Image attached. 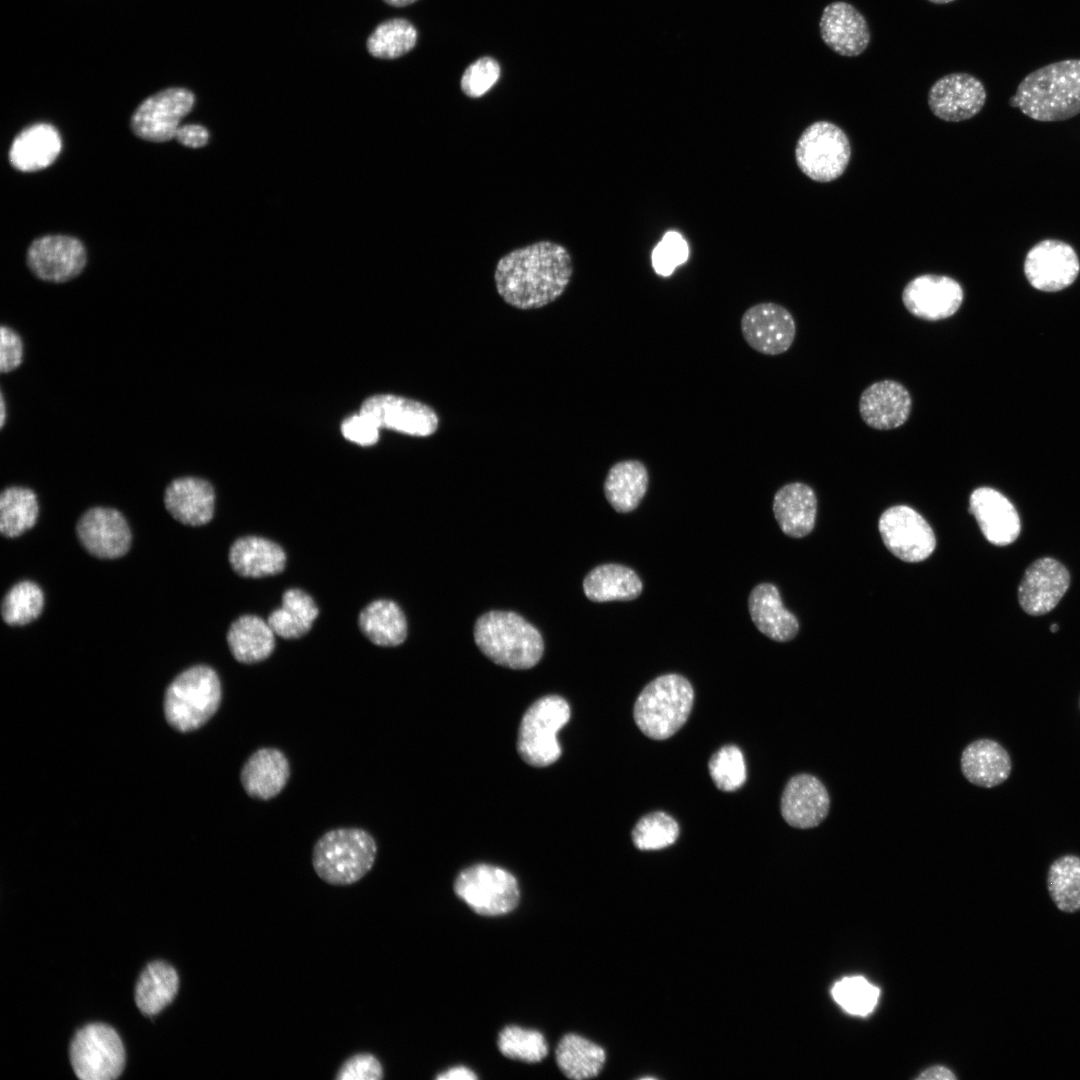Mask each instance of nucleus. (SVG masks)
I'll use <instances>...</instances> for the list:
<instances>
[{"label": "nucleus", "mask_w": 1080, "mask_h": 1080, "mask_svg": "<svg viewBox=\"0 0 1080 1080\" xmlns=\"http://www.w3.org/2000/svg\"><path fill=\"white\" fill-rule=\"evenodd\" d=\"M911 410L910 392L903 384L891 379L870 384L859 399L861 419L876 430H892L902 426Z\"/></svg>", "instance_id": "obj_23"}, {"label": "nucleus", "mask_w": 1080, "mask_h": 1080, "mask_svg": "<svg viewBox=\"0 0 1080 1080\" xmlns=\"http://www.w3.org/2000/svg\"><path fill=\"white\" fill-rule=\"evenodd\" d=\"M43 607L42 589L35 582L24 580L6 592L1 603V616L8 625H26L39 617Z\"/></svg>", "instance_id": "obj_42"}, {"label": "nucleus", "mask_w": 1080, "mask_h": 1080, "mask_svg": "<svg viewBox=\"0 0 1080 1080\" xmlns=\"http://www.w3.org/2000/svg\"><path fill=\"white\" fill-rule=\"evenodd\" d=\"M986 89L977 77L966 72H953L936 80L928 91L931 112L946 122L973 118L985 105Z\"/></svg>", "instance_id": "obj_17"}, {"label": "nucleus", "mask_w": 1080, "mask_h": 1080, "mask_svg": "<svg viewBox=\"0 0 1080 1080\" xmlns=\"http://www.w3.org/2000/svg\"><path fill=\"white\" fill-rule=\"evenodd\" d=\"M819 32L824 44L844 57H857L864 53L871 41V33L864 15L851 3L838 0L826 5L819 21Z\"/></svg>", "instance_id": "obj_20"}, {"label": "nucleus", "mask_w": 1080, "mask_h": 1080, "mask_svg": "<svg viewBox=\"0 0 1080 1080\" xmlns=\"http://www.w3.org/2000/svg\"><path fill=\"white\" fill-rule=\"evenodd\" d=\"M1008 102L1037 121L1076 116L1080 113V59L1062 60L1032 71Z\"/></svg>", "instance_id": "obj_2"}, {"label": "nucleus", "mask_w": 1080, "mask_h": 1080, "mask_svg": "<svg viewBox=\"0 0 1080 1080\" xmlns=\"http://www.w3.org/2000/svg\"><path fill=\"white\" fill-rule=\"evenodd\" d=\"M275 633L267 621L256 615L237 618L228 629L227 643L232 656L252 664L267 659L275 647Z\"/></svg>", "instance_id": "obj_33"}, {"label": "nucleus", "mask_w": 1080, "mask_h": 1080, "mask_svg": "<svg viewBox=\"0 0 1080 1080\" xmlns=\"http://www.w3.org/2000/svg\"><path fill=\"white\" fill-rule=\"evenodd\" d=\"M1046 888L1058 911L1080 912V856L1067 854L1054 860L1048 868Z\"/></svg>", "instance_id": "obj_39"}, {"label": "nucleus", "mask_w": 1080, "mask_h": 1080, "mask_svg": "<svg viewBox=\"0 0 1080 1080\" xmlns=\"http://www.w3.org/2000/svg\"><path fill=\"white\" fill-rule=\"evenodd\" d=\"M175 139L183 146L200 148L208 143L209 132L201 125H181L176 132Z\"/></svg>", "instance_id": "obj_52"}, {"label": "nucleus", "mask_w": 1080, "mask_h": 1080, "mask_svg": "<svg viewBox=\"0 0 1080 1080\" xmlns=\"http://www.w3.org/2000/svg\"><path fill=\"white\" fill-rule=\"evenodd\" d=\"M24 359V343L17 331L2 325L0 329V371L10 373L16 370Z\"/></svg>", "instance_id": "obj_51"}, {"label": "nucleus", "mask_w": 1080, "mask_h": 1080, "mask_svg": "<svg viewBox=\"0 0 1080 1080\" xmlns=\"http://www.w3.org/2000/svg\"><path fill=\"white\" fill-rule=\"evenodd\" d=\"M474 639L490 660L512 669L535 666L544 650L538 630L510 611H490L480 616L475 623Z\"/></svg>", "instance_id": "obj_3"}, {"label": "nucleus", "mask_w": 1080, "mask_h": 1080, "mask_svg": "<svg viewBox=\"0 0 1080 1080\" xmlns=\"http://www.w3.org/2000/svg\"><path fill=\"white\" fill-rule=\"evenodd\" d=\"M86 262L83 243L69 235L39 237L29 245L26 253L30 272L38 279L52 283H64L78 277Z\"/></svg>", "instance_id": "obj_13"}, {"label": "nucleus", "mask_w": 1080, "mask_h": 1080, "mask_svg": "<svg viewBox=\"0 0 1080 1080\" xmlns=\"http://www.w3.org/2000/svg\"><path fill=\"white\" fill-rule=\"evenodd\" d=\"M500 1052L514 1060L537 1063L548 1053V1045L542 1033L516 1025L504 1027L497 1040Z\"/></svg>", "instance_id": "obj_43"}, {"label": "nucleus", "mask_w": 1080, "mask_h": 1080, "mask_svg": "<svg viewBox=\"0 0 1080 1080\" xmlns=\"http://www.w3.org/2000/svg\"><path fill=\"white\" fill-rule=\"evenodd\" d=\"M229 562L240 576L260 578L282 572L286 554L277 543L259 536H244L233 542Z\"/></svg>", "instance_id": "obj_31"}, {"label": "nucleus", "mask_w": 1080, "mask_h": 1080, "mask_svg": "<svg viewBox=\"0 0 1080 1080\" xmlns=\"http://www.w3.org/2000/svg\"><path fill=\"white\" fill-rule=\"evenodd\" d=\"M817 498L813 489L802 482L782 486L774 495L773 513L781 530L788 536L801 538L815 525Z\"/></svg>", "instance_id": "obj_30"}, {"label": "nucleus", "mask_w": 1080, "mask_h": 1080, "mask_svg": "<svg viewBox=\"0 0 1080 1080\" xmlns=\"http://www.w3.org/2000/svg\"><path fill=\"white\" fill-rule=\"evenodd\" d=\"M928 1L933 3V4L944 5V4L951 3V2H953L955 0H928Z\"/></svg>", "instance_id": "obj_57"}, {"label": "nucleus", "mask_w": 1080, "mask_h": 1080, "mask_svg": "<svg viewBox=\"0 0 1080 1080\" xmlns=\"http://www.w3.org/2000/svg\"><path fill=\"white\" fill-rule=\"evenodd\" d=\"M917 1079H923V1080H929V1079L954 1080V1079H956V1076L953 1074V1072H951L949 1069H947L944 1066H933V1067H930V1068L926 1069L925 1071H923L917 1077Z\"/></svg>", "instance_id": "obj_54"}, {"label": "nucleus", "mask_w": 1080, "mask_h": 1080, "mask_svg": "<svg viewBox=\"0 0 1080 1080\" xmlns=\"http://www.w3.org/2000/svg\"><path fill=\"white\" fill-rule=\"evenodd\" d=\"M586 597L594 602L632 600L643 589L639 576L631 568L620 564H603L592 569L584 578Z\"/></svg>", "instance_id": "obj_34"}, {"label": "nucleus", "mask_w": 1080, "mask_h": 1080, "mask_svg": "<svg viewBox=\"0 0 1080 1080\" xmlns=\"http://www.w3.org/2000/svg\"><path fill=\"white\" fill-rule=\"evenodd\" d=\"M648 484L649 474L643 462L622 460L609 469L604 481V494L616 511L626 513L637 508L647 492Z\"/></svg>", "instance_id": "obj_32"}, {"label": "nucleus", "mask_w": 1080, "mask_h": 1080, "mask_svg": "<svg viewBox=\"0 0 1080 1080\" xmlns=\"http://www.w3.org/2000/svg\"><path fill=\"white\" fill-rule=\"evenodd\" d=\"M780 810L791 827L814 828L828 816L830 796L819 778L808 773L797 774L784 787Z\"/></svg>", "instance_id": "obj_22"}, {"label": "nucleus", "mask_w": 1080, "mask_h": 1080, "mask_svg": "<svg viewBox=\"0 0 1080 1080\" xmlns=\"http://www.w3.org/2000/svg\"><path fill=\"white\" fill-rule=\"evenodd\" d=\"M740 328L752 349L769 356L789 350L796 336V323L790 311L773 302L749 307L741 317Z\"/></svg>", "instance_id": "obj_15"}, {"label": "nucleus", "mask_w": 1080, "mask_h": 1080, "mask_svg": "<svg viewBox=\"0 0 1080 1080\" xmlns=\"http://www.w3.org/2000/svg\"><path fill=\"white\" fill-rule=\"evenodd\" d=\"M679 836L676 820L662 811L651 812L638 820L632 840L639 850H659L675 843Z\"/></svg>", "instance_id": "obj_44"}, {"label": "nucleus", "mask_w": 1080, "mask_h": 1080, "mask_svg": "<svg viewBox=\"0 0 1080 1080\" xmlns=\"http://www.w3.org/2000/svg\"><path fill=\"white\" fill-rule=\"evenodd\" d=\"M1050 630H1051V631H1052L1053 633H1054V632H1057V630H1058V625H1057V624H1053V625H1052V626L1050 627Z\"/></svg>", "instance_id": "obj_58"}, {"label": "nucleus", "mask_w": 1080, "mask_h": 1080, "mask_svg": "<svg viewBox=\"0 0 1080 1080\" xmlns=\"http://www.w3.org/2000/svg\"><path fill=\"white\" fill-rule=\"evenodd\" d=\"M456 895L483 916L504 915L518 905L519 886L507 870L476 864L461 871L454 883Z\"/></svg>", "instance_id": "obj_9"}, {"label": "nucleus", "mask_w": 1080, "mask_h": 1080, "mask_svg": "<svg viewBox=\"0 0 1080 1080\" xmlns=\"http://www.w3.org/2000/svg\"><path fill=\"white\" fill-rule=\"evenodd\" d=\"M570 707L565 699L549 695L534 702L522 717L517 750L534 767L554 763L561 755L557 732L569 721Z\"/></svg>", "instance_id": "obj_8"}, {"label": "nucleus", "mask_w": 1080, "mask_h": 1080, "mask_svg": "<svg viewBox=\"0 0 1080 1080\" xmlns=\"http://www.w3.org/2000/svg\"><path fill=\"white\" fill-rule=\"evenodd\" d=\"M417 30L403 18L381 22L367 39V50L375 58L396 59L411 51L417 42Z\"/></svg>", "instance_id": "obj_41"}, {"label": "nucleus", "mask_w": 1080, "mask_h": 1080, "mask_svg": "<svg viewBox=\"0 0 1080 1080\" xmlns=\"http://www.w3.org/2000/svg\"><path fill=\"white\" fill-rule=\"evenodd\" d=\"M831 994L846 1012L866 1016L877 1005L880 991L864 977L850 976L836 982Z\"/></svg>", "instance_id": "obj_45"}, {"label": "nucleus", "mask_w": 1080, "mask_h": 1080, "mask_svg": "<svg viewBox=\"0 0 1080 1080\" xmlns=\"http://www.w3.org/2000/svg\"><path fill=\"white\" fill-rule=\"evenodd\" d=\"M710 777L715 786L724 792L739 789L746 780V766L741 750L726 745L715 752L708 763Z\"/></svg>", "instance_id": "obj_46"}, {"label": "nucleus", "mask_w": 1080, "mask_h": 1080, "mask_svg": "<svg viewBox=\"0 0 1080 1080\" xmlns=\"http://www.w3.org/2000/svg\"><path fill=\"white\" fill-rule=\"evenodd\" d=\"M76 533L85 550L101 559L122 557L128 552L132 540L125 517L118 510L108 507L87 510L77 522Z\"/></svg>", "instance_id": "obj_19"}, {"label": "nucleus", "mask_w": 1080, "mask_h": 1080, "mask_svg": "<svg viewBox=\"0 0 1080 1080\" xmlns=\"http://www.w3.org/2000/svg\"><path fill=\"white\" fill-rule=\"evenodd\" d=\"M69 1054L76 1076L83 1080L115 1079L125 1066V1050L119 1035L102 1023L89 1024L77 1031Z\"/></svg>", "instance_id": "obj_10"}, {"label": "nucleus", "mask_w": 1080, "mask_h": 1080, "mask_svg": "<svg viewBox=\"0 0 1080 1080\" xmlns=\"http://www.w3.org/2000/svg\"><path fill=\"white\" fill-rule=\"evenodd\" d=\"M694 691L682 675H661L638 695L633 716L640 731L654 740L674 735L687 721L693 707Z\"/></svg>", "instance_id": "obj_5"}, {"label": "nucleus", "mask_w": 1080, "mask_h": 1080, "mask_svg": "<svg viewBox=\"0 0 1080 1080\" xmlns=\"http://www.w3.org/2000/svg\"><path fill=\"white\" fill-rule=\"evenodd\" d=\"M384 1070L379 1059L368 1052L356 1053L347 1058L337 1070V1080H381Z\"/></svg>", "instance_id": "obj_49"}, {"label": "nucleus", "mask_w": 1080, "mask_h": 1080, "mask_svg": "<svg viewBox=\"0 0 1080 1080\" xmlns=\"http://www.w3.org/2000/svg\"><path fill=\"white\" fill-rule=\"evenodd\" d=\"M178 985V974L170 964L164 961L149 963L140 974L135 988L138 1008L146 1015L159 1013L174 999Z\"/></svg>", "instance_id": "obj_37"}, {"label": "nucleus", "mask_w": 1080, "mask_h": 1080, "mask_svg": "<svg viewBox=\"0 0 1080 1080\" xmlns=\"http://www.w3.org/2000/svg\"><path fill=\"white\" fill-rule=\"evenodd\" d=\"M878 527L886 548L905 562L923 561L936 547L931 526L909 506L896 505L885 510Z\"/></svg>", "instance_id": "obj_12"}, {"label": "nucleus", "mask_w": 1080, "mask_h": 1080, "mask_svg": "<svg viewBox=\"0 0 1080 1080\" xmlns=\"http://www.w3.org/2000/svg\"><path fill=\"white\" fill-rule=\"evenodd\" d=\"M222 697L216 671L196 665L180 673L168 686L164 712L178 731L189 732L204 725L218 710Z\"/></svg>", "instance_id": "obj_6"}, {"label": "nucleus", "mask_w": 1080, "mask_h": 1080, "mask_svg": "<svg viewBox=\"0 0 1080 1080\" xmlns=\"http://www.w3.org/2000/svg\"><path fill=\"white\" fill-rule=\"evenodd\" d=\"M1069 585V572L1059 561L1040 558L1027 568L1020 582L1019 604L1030 615H1043L1059 603Z\"/></svg>", "instance_id": "obj_21"}, {"label": "nucleus", "mask_w": 1080, "mask_h": 1080, "mask_svg": "<svg viewBox=\"0 0 1080 1080\" xmlns=\"http://www.w3.org/2000/svg\"><path fill=\"white\" fill-rule=\"evenodd\" d=\"M164 505L177 521L201 526L213 518L215 491L205 479L193 476L176 478L165 489Z\"/></svg>", "instance_id": "obj_25"}, {"label": "nucleus", "mask_w": 1080, "mask_h": 1080, "mask_svg": "<svg viewBox=\"0 0 1080 1080\" xmlns=\"http://www.w3.org/2000/svg\"><path fill=\"white\" fill-rule=\"evenodd\" d=\"M194 94L185 88L172 87L146 98L134 111L130 127L138 138L163 143L176 136L181 120L191 111Z\"/></svg>", "instance_id": "obj_11"}, {"label": "nucleus", "mask_w": 1080, "mask_h": 1080, "mask_svg": "<svg viewBox=\"0 0 1080 1080\" xmlns=\"http://www.w3.org/2000/svg\"><path fill=\"white\" fill-rule=\"evenodd\" d=\"M1 412H0V424L1 428L5 425L6 420V403L3 392H1Z\"/></svg>", "instance_id": "obj_56"}, {"label": "nucleus", "mask_w": 1080, "mask_h": 1080, "mask_svg": "<svg viewBox=\"0 0 1080 1080\" xmlns=\"http://www.w3.org/2000/svg\"><path fill=\"white\" fill-rule=\"evenodd\" d=\"M383 1L385 3L391 5V6H394V7H404V6H408V5L416 2L417 0H383Z\"/></svg>", "instance_id": "obj_55"}, {"label": "nucleus", "mask_w": 1080, "mask_h": 1080, "mask_svg": "<svg viewBox=\"0 0 1080 1080\" xmlns=\"http://www.w3.org/2000/svg\"><path fill=\"white\" fill-rule=\"evenodd\" d=\"M1080 272V261L1074 248L1057 239H1045L1026 254L1024 274L1035 289L1057 292L1069 287Z\"/></svg>", "instance_id": "obj_14"}, {"label": "nucleus", "mask_w": 1080, "mask_h": 1080, "mask_svg": "<svg viewBox=\"0 0 1080 1080\" xmlns=\"http://www.w3.org/2000/svg\"><path fill=\"white\" fill-rule=\"evenodd\" d=\"M39 504L35 492L22 486L5 488L0 495V531L9 538L18 537L31 529L38 518Z\"/></svg>", "instance_id": "obj_40"}, {"label": "nucleus", "mask_w": 1080, "mask_h": 1080, "mask_svg": "<svg viewBox=\"0 0 1080 1080\" xmlns=\"http://www.w3.org/2000/svg\"><path fill=\"white\" fill-rule=\"evenodd\" d=\"M61 148L57 129L48 123H37L17 134L9 150V160L19 171L36 172L53 164Z\"/></svg>", "instance_id": "obj_27"}, {"label": "nucleus", "mask_w": 1080, "mask_h": 1080, "mask_svg": "<svg viewBox=\"0 0 1080 1080\" xmlns=\"http://www.w3.org/2000/svg\"><path fill=\"white\" fill-rule=\"evenodd\" d=\"M572 274V258L563 245L538 241L502 256L496 264L494 280L498 294L507 304L530 310L558 299Z\"/></svg>", "instance_id": "obj_1"}, {"label": "nucleus", "mask_w": 1080, "mask_h": 1080, "mask_svg": "<svg viewBox=\"0 0 1080 1080\" xmlns=\"http://www.w3.org/2000/svg\"><path fill=\"white\" fill-rule=\"evenodd\" d=\"M478 1076L466 1066H455L438 1074V1080H476Z\"/></svg>", "instance_id": "obj_53"}, {"label": "nucleus", "mask_w": 1080, "mask_h": 1080, "mask_svg": "<svg viewBox=\"0 0 1080 1080\" xmlns=\"http://www.w3.org/2000/svg\"><path fill=\"white\" fill-rule=\"evenodd\" d=\"M361 632L375 645L398 646L407 636V621L401 608L392 600L369 603L358 618Z\"/></svg>", "instance_id": "obj_35"}, {"label": "nucleus", "mask_w": 1080, "mask_h": 1080, "mask_svg": "<svg viewBox=\"0 0 1080 1080\" xmlns=\"http://www.w3.org/2000/svg\"><path fill=\"white\" fill-rule=\"evenodd\" d=\"M748 609L757 629L774 641H789L798 633L797 618L784 607L777 587L771 583H761L752 589Z\"/></svg>", "instance_id": "obj_29"}, {"label": "nucleus", "mask_w": 1080, "mask_h": 1080, "mask_svg": "<svg viewBox=\"0 0 1080 1080\" xmlns=\"http://www.w3.org/2000/svg\"><path fill=\"white\" fill-rule=\"evenodd\" d=\"M555 1055L561 1072L566 1077L576 1080L596 1077L606 1060L605 1051L601 1046L573 1033L561 1038Z\"/></svg>", "instance_id": "obj_38"}, {"label": "nucleus", "mask_w": 1080, "mask_h": 1080, "mask_svg": "<svg viewBox=\"0 0 1080 1080\" xmlns=\"http://www.w3.org/2000/svg\"><path fill=\"white\" fill-rule=\"evenodd\" d=\"M379 429L377 424L361 411L349 416L341 424L343 436L361 446L375 444L379 438Z\"/></svg>", "instance_id": "obj_50"}, {"label": "nucleus", "mask_w": 1080, "mask_h": 1080, "mask_svg": "<svg viewBox=\"0 0 1080 1080\" xmlns=\"http://www.w3.org/2000/svg\"><path fill=\"white\" fill-rule=\"evenodd\" d=\"M969 511L990 543L1004 546L1017 539L1021 527L1019 515L999 491L991 487L976 488L969 498Z\"/></svg>", "instance_id": "obj_24"}, {"label": "nucleus", "mask_w": 1080, "mask_h": 1080, "mask_svg": "<svg viewBox=\"0 0 1080 1080\" xmlns=\"http://www.w3.org/2000/svg\"><path fill=\"white\" fill-rule=\"evenodd\" d=\"M360 411L369 416L379 428L415 437H428L439 426V417L430 406L393 394H378L366 399Z\"/></svg>", "instance_id": "obj_16"}, {"label": "nucleus", "mask_w": 1080, "mask_h": 1080, "mask_svg": "<svg viewBox=\"0 0 1080 1080\" xmlns=\"http://www.w3.org/2000/svg\"><path fill=\"white\" fill-rule=\"evenodd\" d=\"M319 609L313 598L298 588L286 590L282 604L268 616L267 622L274 633L284 639H296L312 628Z\"/></svg>", "instance_id": "obj_36"}, {"label": "nucleus", "mask_w": 1080, "mask_h": 1080, "mask_svg": "<svg viewBox=\"0 0 1080 1080\" xmlns=\"http://www.w3.org/2000/svg\"><path fill=\"white\" fill-rule=\"evenodd\" d=\"M689 254L684 236L676 230H668L652 250V267L657 275L669 277L678 266L687 262Z\"/></svg>", "instance_id": "obj_47"}, {"label": "nucleus", "mask_w": 1080, "mask_h": 1080, "mask_svg": "<svg viewBox=\"0 0 1080 1080\" xmlns=\"http://www.w3.org/2000/svg\"><path fill=\"white\" fill-rule=\"evenodd\" d=\"M960 764L964 777L984 788H992L1006 781L1012 768L1007 750L988 738L969 743L962 751Z\"/></svg>", "instance_id": "obj_28"}, {"label": "nucleus", "mask_w": 1080, "mask_h": 1080, "mask_svg": "<svg viewBox=\"0 0 1080 1080\" xmlns=\"http://www.w3.org/2000/svg\"><path fill=\"white\" fill-rule=\"evenodd\" d=\"M851 158L847 134L835 123L820 120L810 124L799 136L795 160L809 179L828 183L845 172Z\"/></svg>", "instance_id": "obj_7"}, {"label": "nucleus", "mask_w": 1080, "mask_h": 1080, "mask_svg": "<svg viewBox=\"0 0 1080 1080\" xmlns=\"http://www.w3.org/2000/svg\"><path fill=\"white\" fill-rule=\"evenodd\" d=\"M377 854L373 836L361 828H337L323 834L312 851L318 877L334 886L361 880L372 869Z\"/></svg>", "instance_id": "obj_4"}, {"label": "nucleus", "mask_w": 1080, "mask_h": 1080, "mask_svg": "<svg viewBox=\"0 0 1080 1080\" xmlns=\"http://www.w3.org/2000/svg\"><path fill=\"white\" fill-rule=\"evenodd\" d=\"M290 776L289 761L285 754L272 747L260 748L244 763L240 780L252 798L269 800L286 786Z\"/></svg>", "instance_id": "obj_26"}, {"label": "nucleus", "mask_w": 1080, "mask_h": 1080, "mask_svg": "<svg viewBox=\"0 0 1080 1080\" xmlns=\"http://www.w3.org/2000/svg\"><path fill=\"white\" fill-rule=\"evenodd\" d=\"M964 291L952 277L923 274L910 280L902 291V302L913 316L939 321L953 316L961 307Z\"/></svg>", "instance_id": "obj_18"}, {"label": "nucleus", "mask_w": 1080, "mask_h": 1080, "mask_svg": "<svg viewBox=\"0 0 1080 1080\" xmlns=\"http://www.w3.org/2000/svg\"><path fill=\"white\" fill-rule=\"evenodd\" d=\"M500 72V66L494 58H479L464 71L460 81L461 90L468 97H481L496 84Z\"/></svg>", "instance_id": "obj_48"}]
</instances>
